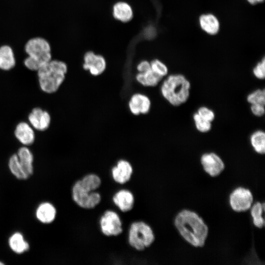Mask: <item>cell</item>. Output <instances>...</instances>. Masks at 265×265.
I'll return each mask as SVG.
<instances>
[{"mask_svg": "<svg viewBox=\"0 0 265 265\" xmlns=\"http://www.w3.org/2000/svg\"><path fill=\"white\" fill-rule=\"evenodd\" d=\"M174 224L181 236L189 244L196 247L205 245L209 228L196 212L188 210L181 211L176 216Z\"/></svg>", "mask_w": 265, "mask_h": 265, "instance_id": "cell-1", "label": "cell"}, {"mask_svg": "<svg viewBox=\"0 0 265 265\" xmlns=\"http://www.w3.org/2000/svg\"><path fill=\"white\" fill-rule=\"evenodd\" d=\"M101 179L95 174H89L73 185L72 196L74 202L84 209H92L99 204L101 196L95 191L101 186Z\"/></svg>", "mask_w": 265, "mask_h": 265, "instance_id": "cell-2", "label": "cell"}, {"mask_svg": "<svg viewBox=\"0 0 265 265\" xmlns=\"http://www.w3.org/2000/svg\"><path fill=\"white\" fill-rule=\"evenodd\" d=\"M67 71L65 62L52 59L36 71L40 88L46 93H55L64 81Z\"/></svg>", "mask_w": 265, "mask_h": 265, "instance_id": "cell-3", "label": "cell"}, {"mask_svg": "<svg viewBox=\"0 0 265 265\" xmlns=\"http://www.w3.org/2000/svg\"><path fill=\"white\" fill-rule=\"evenodd\" d=\"M190 83L182 74H172L164 80L160 86L163 97L171 105L178 106L189 97Z\"/></svg>", "mask_w": 265, "mask_h": 265, "instance_id": "cell-4", "label": "cell"}, {"mask_svg": "<svg viewBox=\"0 0 265 265\" xmlns=\"http://www.w3.org/2000/svg\"><path fill=\"white\" fill-rule=\"evenodd\" d=\"M24 50L27 56L24 64L29 70L37 71L52 59L50 44L43 37L30 38L26 43Z\"/></svg>", "mask_w": 265, "mask_h": 265, "instance_id": "cell-5", "label": "cell"}, {"mask_svg": "<svg viewBox=\"0 0 265 265\" xmlns=\"http://www.w3.org/2000/svg\"><path fill=\"white\" fill-rule=\"evenodd\" d=\"M155 236L151 227L143 221H135L131 225L128 235L130 245L138 251H143L154 242Z\"/></svg>", "mask_w": 265, "mask_h": 265, "instance_id": "cell-6", "label": "cell"}, {"mask_svg": "<svg viewBox=\"0 0 265 265\" xmlns=\"http://www.w3.org/2000/svg\"><path fill=\"white\" fill-rule=\"evenodd\" d=\"M101 230L107 237H116L123 232L122 223L119 215L114 211H106L100 220Z\"/></svg>", "mask_w": 265, "mask_h": 265, "instance_id": "cell-7", "label": "cell"}, {"mask_svg": "<svg viewBox=\"0 0 265 265\" xmlns=\"http://www.w3.org/2000/svg\"><path fill=\"white\" fill-rule=\"evenodd\" d=\"M253 196L251 191L246 188L238 187L230 194L229 202L231 208L236 212H242L251 207Z\"/></svg>", "mask_w": 265, "mask_h": 265, "instance_id": "cell-8", "label": "cell"}, {"mask_svg": "<svg viewBox=\"0 0 265 265\" xmlns=\"http://www.w3.org/2000/svg\"><path fill=\"white\" fill-rule=\"evenodd\" d=\"M82 67L91 75L98 76L105 71L106 63L104 56L96 54L92 51H89L84 55Z\"/></svg>", "mask_w": 265, "mask_h": 265, "instance_id": "cell-9", "label": "cell"}, {"mask_svg": "<svg viewBox=\"0 0 265 265\" xmlns=\"http://www.w3.org/2000/svg\"><path fill=\"white\" fill-rule=\"evenodd\" d=\"M204 171L212 177L218 176L225 168V164L216 154L211 152L203 154L200 158Z\"/></svg>", "mask_w": 265, "mask_h": 265, "instance_id": "cell-10", "label": "cell"}, {"mask_svg": "<svg viewBox=\"0 0 265 265\" xmlns=\"http://www.w3.org/2000/svg\"><path fill=\"white\" fill-rule=\"evenodd\" d=\"M27 118L32 127L40 132L47 130L51 122V117L49 112L39 107L33 108Z\"/></svg>", "mask_w": 265, "mask_h": 265, "instance_id": "cell-11", "label": "cell"}, {"mask_svg": "<svg viewBox=\"0 0 265 265\" xmlns=\"http://www.w3.org/2000/svg\"><path fill=\"white\" fill-rule=\"evenodd\" d=\"M130 112L134 115L147 114L151 107V101L148 96L141 93L132 94L128 102Z\"/></svg>", "mask_w": 265, "mask_h": 265, "instance_id": "cell-12", "label": "cell"}, {"mask_svg": "<svg viewBox=\"0 0 265 265\" xmlns=\"http://www.w3.org/2000/svg\"><path fill=\"white\" fill-rule=\"evenodd\" d=\"M133 168L131 163L127 160L120 159L111 169L112 178L119 184H124L132 178Z\"/></svg>", "mask_w": 265, "mask_h": 265, "instance_id": "cell-13", "label": "cell"}, {"mask_svg": "<svg viewBox=\"0 0 265 265\" xmlns=\"http://www.w3.org/2000/svg\"><path fill=\"white\" fill-rule=\"evenodd\" d=\"M14 135L23 146H29L33 144L35 139L34 129L26 122L18 123L14 130Z\"/></svg>", "mask_w": 265, "mask_h": 265, "instance_id": "cell-14", "label": "cell"}, {"mask_svg": "<svg viewBox=\"0 0 265 265\" xmlns=\"http://www.w3.org/2000/svg\"><path fill=\"white\" fill-rule=\"evenodd\" d=\"M57 211L55 206L51 202L45 201L40 203L35 211L37 220L44 224L53 222L56 218Z\"/></svg>", "mask_w": 265, "mask_h": 265, "instance_id": "cell-15", "label": "cell"}, {"mask_svg": "<svg viewBox=\"0 0 265 265\" xmlns=\"http://www.w3.org/2000/svg\"><path fill=\"white\" fill-rule=\"evenodd\" d=\"M114 204L123 212H127L132 209L134 205V197L132 192L128 189H121L113 196Z\"/></svg>", "mask_w": 265, "mask_h": 265, "instance_id": "cell-16", "label": "cell"}, {"mask_svg": "<svg viewBox=\"0 0 265 265\" xmlns=\"http://www.w3.org/2000/svg\"><path fill=\"white\" fill-rule=\"evenodd\" d=\"M199 24L205 32L211 35L216 34L220 29L218 18L212 13L202 14L199 18Z\"/></svg>", "mask_w": 265, "mask_h": 265, "instance_id": "cell-17", "label": "cell"}, {"mask_svg": "<svg viewBox=\"0 0 265 265\" xmlns=\"http://www.w3.org/2000/svg\"><path fill=\"white\" fill-rule=\"evenodd\" d=\"M8 244L10 249L17 254H23L29 249V244L23 234L20 232L12 233L8 238Z\"/></svg>", "mask_w": 265, "mask_h": 265, "instance_id": "cell-18", "label": "cell"}, {"mask_svg": "<svg viewBox=\"0 0 265 265\" xmlns=\"http://www.w3.org/2000/svg\"><path fill=\"white\" fill-rule=\"evenodd\" d=\"M16 60L12 48L8 45L0 46V69L8 71L13 69Z\"/></svg>", "mask_w": 265, "mask_h": 265, "instance_id": "cell-19", "label": "cell"}, {"mask_svg": "<svg viewBox=\"0 0 265 265\" xmlns=\"http://www.w3.org/2000/svg\"><path fill=\"white\" fill-rule=\"evenodd\" d=\"M16 154L24 170L30 177L34 171V156L31 151L27 146H23L18 150Z\"/></svg>", "mask_w": 265, "mask_h": 265, "instance_id": "cell-20", "label": "cell"}, {"mask_svg": "<svg viewBox=\"0 0 265 265\" xmlns=\"http://www.w3.org/2000/svg\"><path fill=\"white\" fill-rule=\"evenodd\" d=\"M112 15L115 19L123 23L130 21L133 17L131 6L126 2L118 1L112 8Z\"/></svg>", "mask_w": 265, "mask_h": 265, "instance_id": "cell-21", "label": "cell"}, {"mask_svg": "<svg viewBox=\"0 0 265 265\" xmlns=\"http://www.w3.org/2000/svg\"><path fill=\"white\" fill-rule=\"evenodd\" d=\"M162 78L154 72L151 69L135 76L136 80L145 87H155L161 81Z\"/></svg>", "mask_w": 265, "mask_h": 265, "instance_id": "cell-22", "label": "cell"}, {"mask_svg": "<svg viewBox=\"0 0 265 265\" xmlns=\"http://www.w3.org/2000/svg\"><path fill=\"white\" fill-rule=\"evenodd\" d=\"M8 168L11 173L19 180H26L29 177L24 170L16 153L12 155L8 161Z\"/></svg>", "mask_w": 265, "mask_h": 265, "instance_id": "cell-23", "label": "cell"}, {"mask_svg": "<svg viewBox=\"0 0 265 265\" xmlns=\"http://www.w3.org/2000/svg\"><path fill=\"white\" fill-rule=\"evenodd\" d=\"M250 143L254 151L259 154L265 153V133L263 131L254 132L250 137Z\"/></svg>", "mask_w": 265, "mask_h": 265, "instance_id": "cell-24", "label": "cell"}, {"mask_svg": "<svg viewBox=\"0 0 265 265\" xmlns=\"http://www.w3.org/2000/svg\"><path fill=\"white\" fill-rule=\"evenodd\" d=\"M250 208L254 225L258 228H262L265 226V220L263 216L265 210V203L256 202L252 205Z\"/></svg>", "mask_w": 265, "mask_h": 265, "instance_id": "cell-25", "label": "cell"}, {"mask_svg": "<svg viewBox=\"0 0 265 265\" xmlns=\"http://www.w3.org/2000/svg\"><path fill=\"white\" fill-rule=\"evenodd\" d=\"M247 101L251 105H265V89H258L250 93L247 97Z\"/></svg>", "mask_w": 265, "mask_h": 265, "instance_id": "cell-26", "label": "cell"}, {"mask_svg": "<svg viewBox=\"0 0 265 265\" xmlns=\"http://www.w3.org/2000/svg\"><path fill=\"white\" fill-rule=\"evenodd\" d=\"M195 126L196 129L201 132H207L212 128V123L208 120L202 118L197 112L193 115Z\"/></svg>", "mask_w": 265, "mask_h": 265, "instance_id": "cell-27", "label": "cell"}, {"mask_svg": "<svg viewBox=\"0 0 265 265\" xmlns=\"http://www.w3.org/2000/svg\"><path fill=\"white\" fill-rule=\"evenodd\" d=\"M151 69L156 74L163 78L168 73L167 66L159 59H155L150 62Z\"/></svg>", "mask_w": 265, "mask_h": 265, "instance_id": "cell-28", "label": "cell"}, {"mask_svg": "<svg viewBox=\"0 0 265 265\" xmlns=\"http://www.w3.org/2000/svg\"><path fill=\"white\" fill-rule=\"evenodd\" d=\"M254 76L259 80H264L265 78V59L263 57L253 69Z\"/></svg>", "mask_w": 265, "mask_h": 265, "instance_id": "cell-29", "label": "cell"}, {"mask_svg": "<svg viewBox=\"0 0 265 265\" xmlns=\"http://www.w3.org/2000/svg\"><path fill=\"white\" fill-rule=\"evenodd\" d=\"M197 113L203 119L211 122L215 118L214 112L206 106L199 107Z\"/></svg>", "mask_w": 265, "mask_h": 265, "instance_id": "cell-30", "label": "cell"}, {"mask_svg": "<svg viewBox=\"0 0 265 265\" xmlns=\"http://www.w3.org/2000/svg\"><path fill=\"white\" fill-rule=\"evenodd\" d=\"M251 112L256 116L261 117L265 114V106L262 105H251Z\"/></svg>", "mask_w": 265, "mask_h": 265, "instance_id": "cell-31", "label": "cell"}, {"mask_svg": "<svg viewBox=\"0 0 265 265\" xmlns=\"http://www.w3.org/2000/svg\"><path fill=\"white\" fill-rule=\"evenodd\" d=\"M138 73H143L151 69L150 62L147 60H142L139 62L136 66Z\"/></svg>", "mask_w": 265, "mask_h": 265, "instance_id": "cell-32", "label": "cell"}, {"mask_svg": "<svg viewBox=\"0 0 265 265\" xmlns=\"http://www.w3.org/2000/svg\"><path fill=\"white\" fill-rule=\"evenodd\" d=\"M257 0L258 3H261L264 1V0Z\"/></svg>", "mask_w": 265, "mask_h": 265, "instance_id": "cell-33", "label": "cell"}, {"mask_svg": "<svg viewBox=\"0 0 265 265\" xmlns=\"http://www.w3.org/2000/svg\"><path fill=\"white\" fill-rule=\"evenodd\" d=\"M4 265V263H3L2 262L0 261V265Z\"/></svg>", "mask_w": 265, "mask_h": 265, "instance_id": "cell-34", "label": "cell"}]
</instances>
